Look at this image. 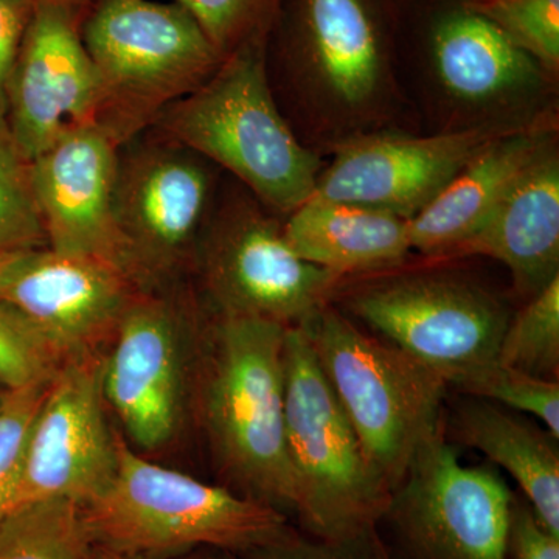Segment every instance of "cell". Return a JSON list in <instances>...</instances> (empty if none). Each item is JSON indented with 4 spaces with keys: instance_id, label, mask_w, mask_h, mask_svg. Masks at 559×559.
<instances>
[{
    "instance_id": "9a60e30c",
    "label": "cell",
    "mask_w": 559,
    "mask_h": 559,
    "mask_svg": "<svg viewBox=\"0 0 559 559\" xmlns=\"http://www.w3.org/2000/svg\"><path fill=\"white\" fill-rule=\"evenodd\" d=\"M506 134L510 132L381 131L360 135L326 157L314 194L412 219L487 143Z\"/></svg>"
},
{
    "instance_id": "9c48e42d",
    "label": "cell",
    "mask_w": 559,
    "mask_h": 559,
    "mask_svg": "<svg viewBox=\"0 0 559 559\" xmlns=\"http://www.w3.org/2000/svg\"><path fill=\"white\" fill-rule=\"evenodd\" d=\"M285 437L293 511L318 538L336 546L355 543L388 513L393 495L367 462L297 325L285 333Z\"/></svg>"
},
{
    "instance_id": "8992f818",
    "label": "cell",
    "mask_w": 559,
    "mask_h": 559,
    "mask_svg": "<svg viewBox=\"0 0 559 559\" xmlns=\"http://www.w3.org/2000/svg\"><path fill=\"white\" fill-rule=\"evenodd\" d=\"M378 479L395 492L419 448L441 428L450 385L333 304L299 323Z\"/></svg>"
},
{
    "instance_id": "4316f807",
    "label": "cell",
    "mask_w": 559,
    "mask_h": 559,
    "mask_svg": "<svg viewBox=\"0 0 559 559\" xmlns=\"http://www.w3.org/2000/svg\"><path fill=\"white\" fill-rule=\"evenodd\" d=\"M36 246H47V238L32 193L28 160L0 114V253Z\"/></svg>"
},
{
    "instance_id": "d6986e66",
    "label": "cell",
    "mask_w": 559,
    "mask_h": 559,
    "mask_svg": "<svg viewBox=\"0 0 559 559\" xmlns=\"http://www.w3.org/2000/svg\"><path fill=\"white\" fill-rule=\"evenodd\" d=\"M474 257L502 263L522 304L559 277V142L530 165L468 240L440 260Z\"/></svg>"
},
{
    "instance_id": "6da1fadb",
    "label": "cell",
    "mask_w": 559,
    "mask_h": 559,
    "mask_svg": "<svg viewBox=\"0 0 559 559\" xmlns=\"http://www.w3.org/2000/svg\"><path fill=\"white\" fill-rule=\"evenodd\" d=\"M267 40L280 109L323 159L360 135L419 132L401 87L396 0H282Z\"/></svg>"
},
{
    "instance_id": "4fadbf2b",
    "label": "cell",
    "mask_w": 559,
    "mask_h": 559,
    "mask_svg": "<svg viewBox=\"0 0 559 559\" xmlns=\"http://www.w3.org/2000/svg\"><path fill=\"white\" fill-rule=\"evenodd\" d=\"M102 374L98 352L73 356L57 371L28 432L11 510L46 499L83 506L106 487L116 437L106 423Z\"/></svg>"
},
{
    "instance_id": "836d02e7",
    "label": "cell",
    "mask_w": 559,
    "mask_h": 559,
    "mask_svg": "<svg viewBox=\"0 0 559 559\" xmlns=\"http://www.w3.org/2000/svg\"><path fill=\"white\" fill-rule=\"evenodd\" d=\"M35 2L46 3V5L62 7V9L86 13L87 9H90L91 3L94 2V0H35Z\"/></svg>"
},
{
    "instance_id": "e0dca14e",
    "label": "cell",
    "mask_w": 559,
    "mask_h": 559,
    "mask_svg": "<svg viewBox=\"0 0 559 559\" xmlns=\"http://www.w3.org/2000/svg\"><path fill=\"white\" fill-rule=\"evenodd\" d=\"M138 290L110 264L49 246L0 253V304L27 316L68 358L112 340Z\"/></svg>"
},
{
    "instance_id": "44dd1931",
    "label": "cell",
    "mask_w": 559,
    "mask_h": 559,
    "mask_svg": "<svg viewBox=\"0 0 559 559\" xmlns=\"http://www.w3.org/2000/svg\"><path fill=\"white\" fill-rule=\"evenodd\" d=\"M283 231L300 259L340 278L399 266L412 252L411 219L314 193Z\"/></svg>"
},
{
    "instance_id": "2e32d148",
    "label": "cell",
    "mask_w": 559,
    "mask_h": 559,
    "mask_svg": "<svg viewBox=\"0 0 559 559\" xmlns=\"http://www.w3.org/2000/svg\"><path fill=\"white\" fill-rule=\"evenodd\" d=\"M84 14L36 3L11 68L5 119L28 162L68 128L95 123L98 80L81 38Z\"/></svg>"
},
{
    "instance_id": "d4e9b609",
    "label": "cell",
    "mask_w": 559,
    "mask_h": 559,
    "mask_svg": "<svg viewBox=\"0 0 559 559\" xmlns=\"http://www.w3.org/2000/svg\"><path fill=\"white\" fill-rule=\"evenodd\" d=\"M68 359L27 316L0 304V389L16 392L50 382Z\"/></svg>"
},
{
    "instance_id": "7402d4cb",
    "label": "cell",
    "mask_w": 559,
    "mask_h": 559,
    "mask_svg": "<svg viewBox=\"0 0 559 559\" xmlns=\"http://www.w3.org/2000/svg\"><path fill=\"white\" fill-rule=\"evenodd\" d=\"M452 439L510 473L540 525L559 538V450L549 430L476 399L455 412Z\"/></svg>"
},
{
    "instance_id": "cb8c5ba5",
    "label": "cell",
    "mask_w": 559,
    "mask_h": 559,
    "mask_svg": "<svg viewBox=\"0 0 559 559\" xmlns=\"http://www.w3.org/2000/svg\"><path fill=\"white\" fill-rule=\"evenodd\" d=\"M498 360L533 377L557 381L559 369V277L511 314Z\"/></svg>"
},
{
    "instance_id": "8fae6325",
    "label": "cell",
    "mask_w": 559,
    "mask_h": 559,
    "mask_svg": "<svg viewBox=\"0 0 559 559\" xmlns=\"http://www.w3.org/2000/svg\"><path fill=\"white\" fill-rule=\"evenodd\" d=\"M194 264L216 314L285 326L330 304L342 280L300 259L283 219L237 180L218 194Z\"/></svg>"
},
{
    "instance_id": "e575fe53",
    "label": "cell",
    "mask_w": 559,
    "mask_h": 559,
    "mask_svg": "<svg viewBox=\"0 0 559 559\" xmlns=\"http://www.w3.org/2000/svg\"><path fill=\"white\" fill-rule=\"evenodd\" d=\"M87 559H143L139 557H130V555L117 554V551L103 549V547H92Z\"/></svg>"
},
{
    "instance_id": "d6a6232c",
    "label": "cell",
    "mask_w": 559,
    "mask_h": 559,
    "mask_svg": "<svg viewBox=\"0 0 559 559\" xmlns=\"http://www.w3.org/2000/svg\"><path fill=\"white\" fill-rule=\"evenodd\" d=\"M272 555L267 559H345L342 555L331 549H320V547L293 546V543L286 540L277 547H272Z\"/></svg>"
},
{
    "instance_id": "83f0119b",
    "label": "cell",
    "mask_w": 559,
    "mask_h": 559,
    "mask_svg": "<svg viewBox=\"0 0 559 559\" xmlns=\"http://www.w3.org/2000/svg\"><path fill=\"white\" fill-rule=\"evenodd\" d=\"M532 60L559 79V0H466Z\"/></svg>"
},
{
    "instance_id": "30bf717a",
    "label": "cell",
    "mask_w": 559,
    "mask_h": 559,
    "mask_svg": "<svg viewBox=\"0 0 559 559\" xmlns=\"http://www.w3.org/2000/svg\"><path fill=\"white\" fill-rule=\"evenodd\" d=\"M219 168L160 134L142 132L119 148L112 212L139 290H164L197 260L219 194Z\"/></svg>"
},
{
    "instance_id": "5bb4252c",
    "label": "cell",
    "mask_w": 559,
    "mask_h": 559,
    "mask_svg": "<svg viewBox=\"0 0 559 559\" xmlns=\"http://www.w3.org/2000/svg\"><path fill=\"white\" fill-rule=\"evenodd\" d=\"M182 305L164 290H138L117 323L103 358V395L139 450L167 447L186 407Z\"/></svg>"
},
{
    "instance_id": "f546056e",
    "label": "cell",
    "mask_w": 559,
    "mask_h": 559,
    "mask_svg": "<svg viewBox=\"0 0 559 559\" xmlns=\"http://www.w3.org/2000/svg\"><path fill=\"white\" fill-rule=\"evenodd\" d=\"M50 382L7 393L0 404V522L13 507L25 443Z\"/></svg>"
},
{
    "instance_id": "ffe728a7",
    "label": "cell",
    "mask_w": 559,
    "mask_h": 559,
    "mask_svg": "<svg viewBox=\"0 0 559 559\" xmlns=\"http://www.w3.org/2000/svg\"><path fill=\"white\" fill-rule=\"evenodd\" d=\"M559 142V120L487 143L451 182L411 219L412 250L430 260L468 240L540 154Z\"/></svg>"
},
{
    "instance_id": "277c9868",
    "label": "cell",
    "mask_w": 559,
    "mask_h": 559,
    "mask_svg": "<svg viewBox=\"0 0 559 559\" xmlns=\"http://www.w3.org/2000/svg\"><path fill=\"white\" fill-rule=\"evenodd\" d=\"M116 437V468L81 507L92 546L148 558L210 546L270 550L288 538L278 509L143 459Z\"/></svg>"
},
{
    "instance_id": "f1b7e54d",
    "label": "cell",
    "mask_w": 559,
    "mask_h": 559,
    "mask_svg": "<svg viewBox=\"0 0 559 559\" xmlns=\"http://www.w3.org/2000/svg\"><path fill=\"white\" fill-rule=\"evenodd\" d=\"M207 36L221 60L255 40L270 39L282 0H173Z\"/></svg>"
},
{
    "instance_id": "484cf974",
    "label": "cell",
    "mask_w": 559,
    "mask_h": 559,
    "mask_svg": "<svg viewBox=\"0 0 559 559\" xmlns=\"http://www.w3.org/2000/svg\"><path fill=\"white\" fill-rule=\"evenodd\" d=\"M451 385L474 399L532 415L559 439L558 381L533 377L495 360L463 374Z\"/></svg>"
},
{
    "instance_id": "5b68a950",
    "label": "cell",
    "mask_w": 559,
    "mask_h": 559,
    "mask_svg": "<svg viewBox=\"0 0 559 559\" xmlns=\"http://www.w3.org/2000/svg\"><path fill=\"white\" fill-rule=\"evenodd\" d=\"M270 320L216 314L209 333L202 419L227 474L250 498L294 509L285 437V333Z\"/></svg>"
},
{
    "instance_id": "52a82bcc",
    "label": "cell",
    "mask_w": 559,
    "mask_h": 559,
    "mask_svg": "<svg viewBox=\"0 0 559 559\" xmlns=\"http://www.w3.org/2000/svg\"><path fill=\"white\" fill-rule=\"evenodd\" d=\"M81 38L97 73L95 123L119 146L151 130L223 61L176 2L94 0L81 21Z\"/></svg>"
},
{
    "instance_id": "ac0fdd59",
    "label": "cell",
    "mask_w": 559,
    "mask_h": 559,
    "mask_svg": "<svg viewBox=\"0 0 559 559\" xmlns=\"http://www.w3.org/2000/svg\"><path fill=\"white\" fill-rule=\"evenodd\" d=\"M119 148L94 121L76 124L33 157L28 173L47 246L103 261L131 282L112 212Z\"/></svg>"
},
{
    "instance_id": "7a4b0ae2",
    "label": "cell",
    "mask_w": 559,
    "mask_h": 559,
    "mask_svg": "<svg viewBox=\"0 0 559 559\" xmlns=\"http://www.w3.org/2000/svg\"><path fill=\"white\" fill-rule=\"evenodd\" d=\"M396 51L419 132H514L559 120V79L466 0H396Z\"/></svg>"
},
{
    "instance_id": "603a6c76",
    "label": "cell",
    "mask_w": 559,
    "mask_h": 559,
    "mask_svg": "<svg viewBox=\"0 0 559 559\" xmlns=\"http://www.w3.org/2000/svg\"><path fill=\"white\" fill-rule=\"evenodd\" d=\"M92 547L73 500L24 503L0 522V559H87Z\"/></svg>"
},
{
    "instance_id": "ba28073f",
    "label": "cell",
    "mask_w": 559,
    "mask_h": 559,
    "mask_svg": "<svg viewBox=\"0 0 559 559\" xmlns=\"http://www.w3.org/2000/svg\"><path fill=\"white\" fill-rule=\"evenodd\" d=\"M428 266L342 278L330 304L437 371L448 385L498 360L513 312L506 300L463 272Z\"/></svg>"
},
{
    "instance_id": "3957f363",
    "label": "cell",
    "mask_w": 559,
    "mask_h": 559,
    "mask_svg": "<svg viewBox=\"0 0 559 559\" xmlns=\"http://www.w3.org/2000/svg\"><path fill=\"white\" fill-rule=\"evenodd\" d=\"M267 39L224 58L197 91L168 106L151 130L193 150L280 218L314 193L325 159L308 148L280 109Z\"/></svg>"
},
{
    "instance_id": "1f68e13d",
    "label": "cell",
    "mask_w": 559,
    "mask_h": 559,
    "mask_svg": "<svg viewBox=\"0 0 559 559\" xmlns=\"http://www.w3.org/2000/svg\"><path fill=\"white\" fill-rule=\"evenodd\" d=\"M510 536L516 559H559L558 536L547 532L532 511L511 516Z\"/></svg>"
},
{
    "instance_id": "7c38bea8",
    "label": "cell",
    "mask_w": 559,
    "mask_h": 559,
    "mask_svg": "<svg viewBox=\"0 0 559 559\" xmlns=\"http://www.w3.org/2000/svg\"><path fill=\"white\" fill-rule=\"evenodd\" d=\"M389 511L426 559H506L511 492L498 471L463 466L444 426L412 460Z\"/></svg>"
},
{
    "instance_id": "d590c367",
    "label": "cell",
    "mask_w": 559,
    "mask_h": 559,
    "mask_svg": "<svg viewBox=\"0 0 559 559\" xmlns=\"http://www.w3.org/2000/svg\"><path fill=\"white\" fill-rule=\"evenodd\" d=\"M7 393L9 392H5V390L0 389V404L3 403V399H5Z\"/></svg>"
},
{
    "instance_id": "4dcf8cb0",
    "label": "cell",
    "mask_w": 559,
    "mask_h": 559,
    "mask_svg": "<svg viewBox=\"0 0 559 559\" xmlns=\"http://www.w3.org/2000/svg\"><path fill=\"white\" fill-rule=\"evenodd\" d=\"M35 0H0V114L7 112V83L25 32L35 13Z\"/></svg>"
}]
</instances>
